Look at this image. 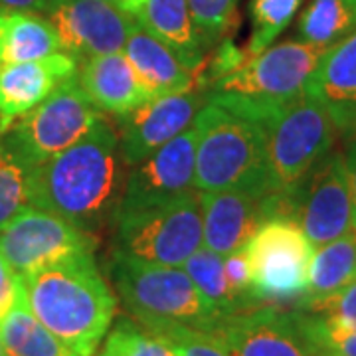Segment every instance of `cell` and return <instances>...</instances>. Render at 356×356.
Returning a JSON list of instances; mask_svg holds the SVG:
<instances>
[{"mask_svg": "<svg viewBox=\"0 0 356 356\" xmlns=\"http://www.w3.org/2000/svg\"><path fill=\"white\" fill-rule=\"evenodd\" d=\"M125 166L115 129L99 119L74 147L32 168L30 206L65 218L97 238L117 222Z\"/></svg>", "mask_w": 356, "mask_h": 356, "instance_id": "6da1fadb", "label": "cell"}, {"mask_svg": "<svg viewBox=\"0 0 356 356\" xmlns=\"http://www.w3.org/2000/svg\"><path fill=\"white\" fill-rule=\"evenodd\" d=\"M18 291L40 323L77 356H93L107 334L117 299L93 254H83L16 280Z\"/></svg>", "mask_w": 356, "mask_h": 356, "instance_id": "7a4b0ae2", "label": "cell"}, {"mask_svg": "<svg viewBox=\"0 0 356 356\" xmlns=\"http://www.w3.org/2000/svg\"><path fill=\"white\" fill-rule=\"evenodd\" d=\"M194 129L198 191L267 196V125L261 119L212 95L196 115Z\"/></svg>", "mask_w": 356, "mask_h": 356, "instance_id": "3957f363", "label": "cell"}, {"mask_svg": "<svg viewBox=\"0 0 356 356\" xmlns=\"http://www.w3.org/2000/svg\"><path fill=\"white\" fill-rule=\"evenodd\" d=\"M109 273L121 301L147 329L184 325L206 331L220 318L182 267L147 264L115 250Z\"/></svg>", "mask_w": 356, "mask_h": 356, "instance_id": "277c9868", "label": "cell"}, {"mask_svg": "<svg viewBox=\"0 0 356 356\" xmlns=\"http://www.w3.org/2000/svg\"><path fill=\"white\" fill-rule=\"evenodd\" d=\"M323 54V48L303 40H285L252 56L212 89L266 123L269 115L305 95L307 81Z\"/></svg>", "mask_w": 356, "mask_h": 356, "instance_id": "5b68a950", "label": "cell"}, {"mask_svg": "<svg viewBox=\"0 0 356 356\" xmlns=\"http://www.w3.org/2000/svg\"><path fill=\"white\" fill-rule=\"evenodd\" d=\"M267 220H291L313 248H321L353 228V200L341 153L325 154L295 186L261 200Z\"/></svg>", "mask_w": 356, "mask_h": 356, "instance_id": "8992f818", "label": "cell"}, {"mask_svg": "<svg viewBox=\"0 0 356 356\" xmlns=\"http://www.w3.org/2000/svg\"><path fill=\"white\" fill-rule=\"evenodd\" d=\"M99 119V109L89 102L76 76L64 81L32 111L14 121L0 135V140L26 166L36 168L74 147Z\"/></svg>", "mask_w": 356, "mask_h": 356, "instance_id": "52a82bcc", "label": "cell"}, {"mask_svg": "<svg viewBox=\"0 0 356 356\" xmlns=\"http://www.w3.org/2000/svg\"><path fill=\"white\" fill-rule=\"evenodd\" d=\"M202 242L198 192L117 216L115 250L147 264L182 267Z\"/></svg>", "mask_w": 356, "mask_h": 356, "instance_id": "ba28073f", "label": "cell"}, {"mask_svg": "<svg viewBox=\"0 0 356 356\" xmlns=\"http://www.w3.org/2000/svg\"><path fill=\"white\" fill-rule=\"evenodd\" d=\"M267 194L295 186L332 151L337 131L325 109L311 97L267 117Z\"/></svg>", "mask_w": 356, "mask_h": 356, "instance_id": "9c48e42d", "label": "cell"}, {"mask_svg": "<svg viewBox=\"0 0 356 356\" xmlns=\"http://www.w3.org/2000/svg\"><path fill=\"white\" fill-rule=\"evenodd\" d=\"M255 301L301 299L309 285L313 243L291 220H267L245 245Z\"/></svg>", "mask_w": 356, "mask_h": 356, "instance_id": "30bf717a", "label": "cell"}, {"mask_svg": "<svg viewBox=\"0 0 356 356\" xmlns=\"http://www.w3.org/2000/svg\"><path fill=\"white\" fill-rule=\"evenodd\" d=\"M97 238L65 218L28 206L0 229V257L14 280L38 269L93 254Z\"/></svg>", "mask_w": 356, "mask_h": 356, "instance_id": "8fae6325", "label": "cell"}, {"mask_svg": "<svg viewBox=\"0 0 356 356\" xmlns=\"http://www.w3.org/2000/svg\"><path fill=\"white\" fill-rule=\"evenodd\" d=\"M194 170L196 129L192 123L184 133L131 168L119 204V214L196 194L198 188L194 184Z\"/></svg>", "mask_w": 356, "mask_h": 356, "instance_id": "7c38bea8", "label": "cell"}, {"mask_svg": "<svg viewBox=\"0 0 356 356\" xmlns=\"http://www.w3.org/2000/svg\"><path fill=\"white\" fill-rule=\"evenodd\" d=\"M204 332L232 356H313L299 331L295 311L254 307L218 318Z\"/></svg>", "mask_w": 356, "mask_h": 356, "instance_id": "4fadbf2b", "label": "cell"}, {"mask_svg": "<svg viewBox=\"0 0 356 356\" xmlns=\"http://www.w3.org/2000/svg\"><path fill=\"white\" fill-rule=\"evenodd\" d=\"M46 18L56 28L62 50L77 62L123 51L137 22L105 0H60Z\"/></svg>", "mask_w": 356, "mask_h": 356, "instance_id": "5bb4252c", "label": "cell"}, {"mask_svg": "<svg viewBox=\"0 0 356 356\" xmlns=\"http://www.w3.org/2000/svg\"><path fill=\"white\" fill-rule=\"evenodd\" d=\"M200 93L154 97L121 117L119 145L129 166H135L191 127L202 109Z\"/></svg>", "mask_w": 356, "mask_h": 356, "instance_id": "9a60e30c", "label": "cell"}, {"mask_svg": "<svg viewBox=\"0 0 356 356\" xmlns=\"http://www.w3.org/2000/svg\"><path fill=\"white\" fill-rule=\"evenodd\" d=\"M305 95L318 103L332 121V127L344 139L356 135V30L327 48L313 76L309 77Z\"/></svg>", "mask_w": 356, "mask_h": 356, "instance_id": "2e32d148", "label": "cell"}, {"mask_svg": "<svg viewBox=\"0 0 356 356\" xmlns=\"http://www.w3.org/2000/svg\"><path fill=\"white\" fill-rule=\"evenodd\" d=\"M74 56L60 51L42 60L0 67V135L48 99L64 81L77 76Z\"/></svg>", "mask_w": 356, "mask_h": 356, "instance_id": "e0dca14e", "label": "cell"}, {"mask_svg": "<svg viewBox=\"0 0 356 356\" xmlns=\"http://www.w3.org/2000/svg\"><path fill=\"white\" fill-rule=\"evenodd\" d=\"M261 196L245 191L202 192L204 248L220 257L242 250L264 224Z\"/></svg>", "mask_w": 356, "mask_h": 356, "instance_id": "ac0fdd59", "label": "cell"}, {"mask_svg": "<svg viewBox=\"0 0 356 356\" xmlns=\"http://www.w3.org/2000/svg\"><path fill=\"white\" fill-rule=\"evenodd\" d=\"M77 83L97 109L119 117L153 99L143 88L123 51L83 60L77 74Z\"/></svg>", "mask_w": 356, "mask_h": 356, "instance_id": "d6986e66", "label": "cell"}, {"mask_svg": "<svg viewBox=\"0 0 356 356\" xmlns=\"http://www.w3.org/2000/svg\"><path fill=\"white\" fill-rule=\"evenodd\" d=\"M123 54L153 99L186 93L194 86V72L191 67L182 64V60L165 42L145 30L139 22L131 28Z\"/></svg>", "mask_w": 356, "mask_h": 356, "instance_id": "ffe728a7", "label": "cell"}, {"mask_svg": "<svg viewBox=\"0 0 356 356\" xmlns=\"http://www.w3.org/2000/svg\"><path fill=\"white\" fill-rule=\"evenodd\" d=\"M135 20L165 42L192 72L202 67L206 46L192 20L188 0H145Z\"/></svg>", "mask_w": 356, "mask_h": 356, "instance_id": "44dd1931", "label": "cell"}, {"mask_svg": "<svg viewBox=\"0 0 356 356\" xmlns=\"http://www.w3.org/2000/svg\"><path fill=\"white\" fill-rule=\"evenodd\" d=\"M62 42L46 16L0 10V67L60 54Z\"/></svg>", "mask_w": 356, "mask_h": 356, "instance_id": "7402d4cb", "label": "cell"}, {"mask_svg": "<svg viewBox=\"0 0 356 356\" xmlns=\"http://www.w3.org/2000/svg\"><path fill=\"white\" fill-rule=\"evenodd\" d=\"M0 346L4 356H77L34 317L18 285L14 303L0 318Z\"/></svg>", "mask_w": 356, "mask_h": 356, "instance_id": "603a6c76", "label": "cell"}, {"mask_svg": "<svg viewBox=\"0 0 356 356\" xmlns=\"http://www.w3.org/2000/svg\"><path fill=\"white\" fill-rule=\"evenodd\" d=\"M356 280V229L315 250L309 267V285L299 303L327 299Z\"/></svg>", "mask_w": 356, "mask_h": 356, "instance_id": "cb8c5ba5", "label": "cell"}, {"mask_svg": "<svg viewBox=\"0 0 356 356\" xmlns=\"http://www.w3.org/2000/svg\"><path fill=\"white\" fill-rule=\"evenodd\" d=\"M356 30V0H311L299 18V38L323 50Z\"/></svg>", "mask_w": 356, "mask_h": 356, "instance_id": "d4e9b609", "label": "cell"}, {"mask_svg": "<svg viewBox=\"0 0 356 356\" xmlns=\"http://www.w3.org/2000/svg\"><path fill=\"white\" fill-rule=\"evenodd\" d=\"M184 271L200 291L204 301L216 311L220 318L245 311V305L229 289L226 275H224V257H220L208 248H200L186 259Z\"/></svg>", "mask_w": 356, "mask_h": 356, "instance_id": "484cf974", "label": "cell"}, {"mask_svg": "<svg viewBox=\"0 0 356 356\" xmlns=\"http://www.w3.org/2000/svg\"><path fill=\"white\" fill-rule=\"evenodd\" d=\"M303 0H250L252 36L245 48L250 58L273 46L281 32L291 24Z\"/></svg>", "mask_w": 356, "mask_h": 356, "instance_id": "4316f807", "label": "cell"}, {"mask_svg": "<svg viewBox=\"0 0 356 356\" xmlns=\"http://www.w3.org/2000/svg\"><path fill=\"white\" fill-rule=\"evenodd\" d=\"M30 175L32 168L0 140V229L30 206Z\"/></svg>", "mask_w": 356, "mask_h": 356, "instance_id": "83f0119b", "label": "cell"}, {"mask_svg": "<svg viewBox=\"0 0 356 356\" xmlns=\"http://www.w3.org/2000/svg\"><path fill=\"white\" fill-rule=\"evenodd\" d=\"M99 356H177V353L140 323L121 318L107 334Z\"/></svg>", "mask_w": 356, "mask_h": 356, "instance_id": "f1b7e54d", "label": "cell"}, {"mask_svg": "<svg viewBox=\"0 0 356 356\" xmlns=\"http://www.w3.org/2000/svg\"><path fill=\"white\" fill-rule=\"evenodd\" d=\"M188 6L206 48L224 38L236 22L238 0H188Z\"/></svg>", "mask_w": 356, "mask_h": 356, "instance_id": "f546056e", "label": "cell"}, {"mask_svg": "<svg viewBox=\"0 0 356 356\" xmlns=\"http://www.w3.org/2000/svg\"><path fill=\"white\" fill-rule=\"evenodd\" d=\"M149 331L163 339L177 353V356H232L214 337L192 327L163 325Z\"/></svg>", "mask_w": 356, "mask_h": 356, "instance_id": "4dcf8cb0", "label": "cell"}, {"mask_svg": "<svg viewBox=\"0 0 356 356\" xmlns=\"http://www.w3.org/2000/svg\"><path fill=\"white\" fill-rule=\"evenodd\" d=\"M297 309L317 315L325 325L341 331L356 329V280L327 299L313 303H299Z\"/></svg>", "mask_w": 356, "mask_h": 356, "instance_id": "1f68e13d", "label": "cell"}, {"mask_svg": "<svg viewBox=\"0 0 356 356\" xmlns=\"http://www.w3.org/2000/svg\"><path fill=\"white\" fill-rule=\"evenodd\" d=\"M224 275L234 295L242 301L245 309H252V305H255L257 301L252 291V267L245 248L224 257Z\"/></svg>", "mask_w": 356, "mask_h": 356, "instance_id": "d6a6232c", "label": "cell"}, {"mask_svg": "<svg viewBox=\"0 0 356 356\" xmlns=\"http://www.w3.org/2000/svg\"><path fill=\"white\" fill-rule=\"evenodd\" d=\"M60 4V0H0V10H18V13L48 14Z\"/></svg>", "mask_w": 356, "mask_h": 356, "instance_id": "836d02e7", "label": "cell"}, {"mask_svg": "<svg viewBox=\"0 0 356 356\" xmlns=\"http://www.w3.org/2000/svg\"><path fill=\"white\" fill-rule=\"evenodd\" d=\"M14 297H16V280L0 257V318L10 309Z\"/></svg>", "mask_w": 356, "mask_h": 356, "instance_id": "e575fe53", "label": "cell"}, {"mask_svg": "<svg viewBox=\"0 0 356 356\" xmlns=\"http://www.w3.org/2000/svg\"><path fill=\"white\" fill-rule=\"evenodd\" d=\"M343 156L346 177H348V188H350V200H353V228L356 229V135L348 139V147Z\"/></svg>", "mask_w": 356, "mask_h": 356, "instance_id": "d590c367", "label": "cell"}, {"mask_svg": "<svg viewBox=\"0 0 356 356\" xmlns=\"http://www.w3.org/2000/svg\"><path fill=\"white\" fill-rule=\"evenodd\" d=\"M145 4V0H119V4H117V8L119 10H123L125 14H129V16H137L140 10V6Z\"/></svg>", "mask_w": 356, "mask_h": 356, "instance_id": "8d00e7d4", "label": "cell"}, {"mask_svg": "<svg viewBox=\"0 0 356 356\" xmlns=\"http://www.w3.org/2000/svg\"><path fill=\"white\" fill-rule=\"evenodd\" d=\"M105 2H111V4H115V6L119 4V0H105Z\"/></svg>", "mask_w": 356, "mask_h": 356, "instance_id": "74e56055", "label": "cell"}, {"mask_svg": "<svg viewBox=\"0 0 356 356\" xmlns=\"http://www.w3.org/2000/svg\"><path fill=\"white\" fill-rule=\"evenodd\" d=\"M0 356H4V355H2V346H0Z\"/></svg>", "mask_w": 356, "mask_h": 356, "instance_id": "f35d334b", "label": "cell"}]
</instances>
